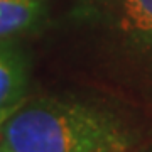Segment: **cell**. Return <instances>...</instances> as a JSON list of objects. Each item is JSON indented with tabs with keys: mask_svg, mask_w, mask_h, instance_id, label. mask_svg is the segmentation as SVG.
I'll use <instances>...</instances> for the list:
<instances>
[{
	"mask_svg": "<svg viewBox=\"0 0 152 152\" xmlns=\"http://www.w3.org/2000/svg\"><path fill=\"white\" fill-rule=\"evenodd\" d=\"M0 134L12 152H129L132 145L130 132L108 110L59 98L26 102Z\"/></svg>",
	"mask_w": 152,
	"mask_h": 152,
	"instance_id": "6da1fadb",
	"label": "cell"
},
{
	"mask_svg": "<svg viewBox=\"0 0 152 152\" xmlns=\"http://www.w3.org/2000/svg\"><path fill=\"white\" fill-rule=\"evenodd\" d=\"M29 71L19 49L0 41V125L26 103Z\"/></svg>",
	"mask_w": 152,
	"mask_h": 152,
	"instance_id": "7a4b0ae2",
	"label": "cell"
},
{
	"mask_svg": "<svg viewBox=\"0 0 152 152\" xmlns=\"http://www.w3.org/2000/svg\"><path fill=\"white\" fill-rule=\"evenodd\" d=\"M44 0H0V41L34 29L44 15Z\"/></svg>",
	"mask_w": 152,
	"mask_h": 152,
	"instance_id": "3957f363",
	"label": "cell"
},
{
	"mask_svg": "<svg viewBox=\"0 0 152 152\" xmlns=\"http://www.w3.org/2000/svg\"><path fill=\"white\" fill-rule=\"evenodd\" d=\"M122 26L134 39L152 48V0H124Z\"/></svg>",
	"mask_w": 152,
	"mask_h": 152,
	"instance_id": "277c9868",
	"label": "cell"
},
{
	"mask_svg": "<svg viewBox=\"0 0 152 152\" xmlns=\"http://www.w3.org/2000/svg\"><path fill=\"white\" fill-rule=\"evenodd\" d=\"M0 152H12L10 149H9V145L5 144V140L2 139V134H0Z\"/></svg>",
	"mask_w": 152,
	"mask_h": 152,
	"instance_id": "5b68a950",
	"label": "cell"
}]
</instances>
